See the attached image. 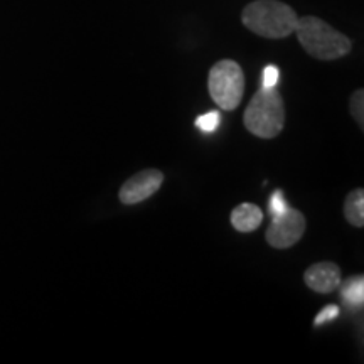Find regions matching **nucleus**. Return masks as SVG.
Instances as JSON below:
<instances>
[{
	"instance_id": "obj_1",
	"label": "nucleus",
	"mask_w": 364,
	"mask_h": 364,
	"mask_svg": "<svg viewBox=\"0 0 364 364\" xmlns=\"http://www.w3.org/2000/svg\"><path fill=\"white\" fill-rule=\"evenodd\" d=\"M243 26L267 39H284L294 34L299 16L280 0H255L241 12Z\"/></svg>"
},
{
	"instance_id": "obj_2",
	"label": "nucleus",
	"mask_w": 364,
	"mask_h": 364,
	"mask_svg": "<svg viewBox=\"0 0 364 364\" xmlns=\"http://www.w3.org/2000/svg\"><path fill=\"white\" fill-rule=\"evenodd\" d=\"M294 33L297 34L299 43L306 49V53L321 61H334V59L344 58L353 49V43L348 36L314 16L299 17Z\"/></svg>"
},
{
	"instance_id": "obj_3",
	"label": "nucleus",
	"mask_w": 364,
	"mask_h": 364,
	"mask_svg": "<svg viewBox=\"0 0 364 364\" xmlns=\"http://www.w3.org/2000/svg\"><path fill=\"white\" fill-rule=\"evenodd\" d=\"M285 125V107L275 88H262L255 93L245 112V127L260 139H275Z\"/></svg>"
},
{
	"instance_id": "obj_4",
	"label": "nucleus",
	"mask_w": 364,
	"mask_h": 364,
	"mask_svg": "<svg viewBox=\"0 0 364 364\" xmlns=\"http://www.w3.org/2000/svg\"><path fill=\"white\" fill-rule=\"evenodd\" d=\"M208 90L223 110H235L245 93V75L241 66L233 59L218 61L209 71Z\"/></svg>"
},
{
	"instance_id": "obj_5",
	"label": "nucleus",
	"mask_w": 364,
	"mask_h": 364,
	"mask_svg": "<svg viewBox=\"0 0 364 364\" xmlns=\"http://www.w3.org/2000/svg\"><path fill=\"white\" fill-rule=\"evenodd\" d=\"M306 233V218L297 209L289 208L284 215L273 218L267 230L268 245L277 250L294 247Z\"/></svg>"
},
{
	"instance_id": "obj_6",
	"label": "nucleus",
	"mask_w": 364,
	"mask_h": 364,
	"mask_svg": "<svg viewBox=\"0 0 364 364\" xmlns=\"http://www.w3.org/2000/svg\"><path fill=\"white\" fill-rule=\"evenodd\" d=\"M164 182V174L157 169H145L122 186L120 201L124 204H136L149 199L161 189Z\"/></svg>"
},
{
	"instance_id": "obj_7",
	"label": "nucleus",
	"mask_w": 364,
	"mask_h": 364,
	"mask_svg": "<svg viewBox=\"0 0 364 364\" xmlns=\"http://www.w3.org/2000/svg\"><path fill=\"white\" fill-rule=\"evenodd\" d=\"M306 284L316 290L318 294H331L343 282V273L341 268L332 262H321L316 265L309 267V270L304 275Z\"/></svg>"
},
{
	"instance_id": "obj_8",
	"label": "nucleus",
	"mask_w": 364,
	"mask_h": 364,
	"mask_svg": "<svg viewBox=\"0 0 364 364\" xmlns=\"http://www.w3.org/2000/svg\"><path fill=\"white\" fill-rule=\"evenodd\" d=\"M262 221H263V213L257 204H250V203L240 204V206H236L233 209V213H231V225H233L235 230L241 231V233L255 231L262 225Z\"/></svg>"
},
{
	"instance_id": "obj_9",
	"label": "nucleus",
	"mask_w": 364,
	"mask_h": 364,
	"mask_svg": "<svg viewBox=\"0 0 364 364\" xmlns=\"http://www.w3.org/2000/svg\"><path fill=\"white\" fill-rule=\"evenodd\" d=\"M344 216L349 225L356 228L364 226V191L361 188L348 194L344 201Z\"/></svg>"
},
{
	"instance_id": "obj_10",
	"label": "nucleus",
	"mask_w": 364,
	"mask_h": 364,
	"mask_svg": "<svg viewBox=\"0 0 364 364\" xmlns=\"http://www.w3.org/2000/svg\"><path fill=\"white\" fill-rule=\"evenodd\" d=\"M343 299L346 304L349 306L358 307L363 306L364 302V279L363 277H354V279H349L348 282H344L343 287Z\"/></svg>"
},
{
	"instance_id": "obj_11",
	"label": "nucleus",
	"mask_w": 364,
	"mask_h": 364,
	"mask_svg": "<svg viewBox=\"0 0 364 364\" xmlns=\"http://www.w3.org/2000/svg\"><path fill=\"white\" fill-rule=\"evenodd\" d=\"M220 124H221L220 112L204 113V115L196 118V122H194V125L198 127L201 132H206V134H209V132H215L218 127H220Z\"/></svg>"
},
{
	"instance_id": "obj_12",
	"label": "nucleus",
	"mask_w": 364,
	"mask_h": 364,
	"mask_svg": "<svg viewBox=\"0 0 364 364\" xmlns=\"http://www.w3.org/2000/svg\"><path fill=\"white\" fill-rule=\"evenodd\" d=\"M349 108H351L353 118L363 129L364 127V91L363 90L354 91L351 97V103H349Z\"/></svg>"
},
{
	"instance_id": "obj_13",
	"label": "nucleus",
	"mask_w": 364,
	"mask_h": 364,
	"mask_svg": "<svg viewBox=\"0 0 364 364\" xmlns=\"http://www.w3.org/2000/svg\"><path fill=\"white\" fill-rule=\"evenodd\" d=\"M287 209H289V204H287V201H285L284 193H282V191H275L270 199V215L273 218L280 216V215H284Z\"/></svg>"
},
{
	"instance_id": "obj_14",
	"label": "nucleus",
	"mask_w": 364,
	"mask_h": 364,
	"mask_svg": "<svg viewBox=\"0 0 364 364\" xmlns=\"http://www.w3.org/2000/svg\"><path fill=\"white\" fill-rule=\"evenodd\" d=\"M279 80H280V71L279 68L273 66V65H268L265 70H263V88H275L277 85H279Z\"/></svg>"
},
{
	"instance_id": "obj_15",
	"label": "nucleus",
	"mask_w": 364,
	"mask_h": 364,
	"mask_svg": "<svg viewBox=\"0 0 364 364\" xmlns=\"http://www.w3.org/2000/svg\"><path fill=\"white\" fill-rule=\"evenodd\" d=\"M339 312L341 311H339L338 306H327L321 314H317L316 321H314V324L322 326V324H326V322L334 321L336 317H339Z\"/></svg>"
}]
</instances>
